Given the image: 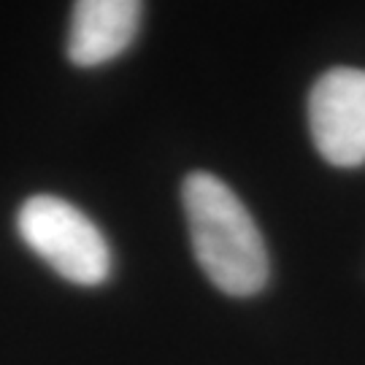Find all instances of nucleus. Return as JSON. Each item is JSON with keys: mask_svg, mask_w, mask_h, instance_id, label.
Wrapping results in <instances>:
<instances>
[{"mask_svg": "<svg viewBox=\"0 0 365 365\" xmlns=\"http://www.w3.org/2000/svg\"><path fill=\"white\" fill-rule=\"evenodd\" d=\"M141 22L135 0H81L73 6L68 57L78 68H95L114 60L133 43Z\"/></svg>", "mask_w": 365, "mask_h": 365, "instance_id": "4", "label": "nucleus"}, {"mask_svg": "<svg viewBox=\"0 0 365 365\" xmlns=\"http://www.w3.org/2000/svg\"><path fill=\"white\" fill-rule=\"evenodd\" d=\"M16 227L27 247L73 284L98 287L111 274V252L103 233L63 197H27L16 214Z\"/></svg>", "mask_w": 365, "mask_h": 365, "instance_id": "2", "label": "nucleus"}, {"mask_svg": "<svg viewBox=\"0 0 365 365\" xmlns=\"http://www.w3.org/2000/svg\"><path fill=\"white\" fill-rule=\"evenodd\" d=\"M190 238L203 274L227 295H255L268 282V252L247 206L214 173L195 170L182 187Z\"/></svg>", "mask_w": 365, "mask_h": 365, "instance_id": "1", "label": "nucleus"}, {"mask_svg": "<svg viewBox=\"0 0 365 365\" xmlns=\"http://www.w3.org/2000/svg\"><path fill=\"white\" fill-rule=\"evenodd\" d=\"M309 128L317 152L330 165L365 163V71L330 68L309 95Z\"/></svg>", "mask_w": 365, "mask_h": 365, "instance_id": "3", "label": "nucleus"}]
</instances>
